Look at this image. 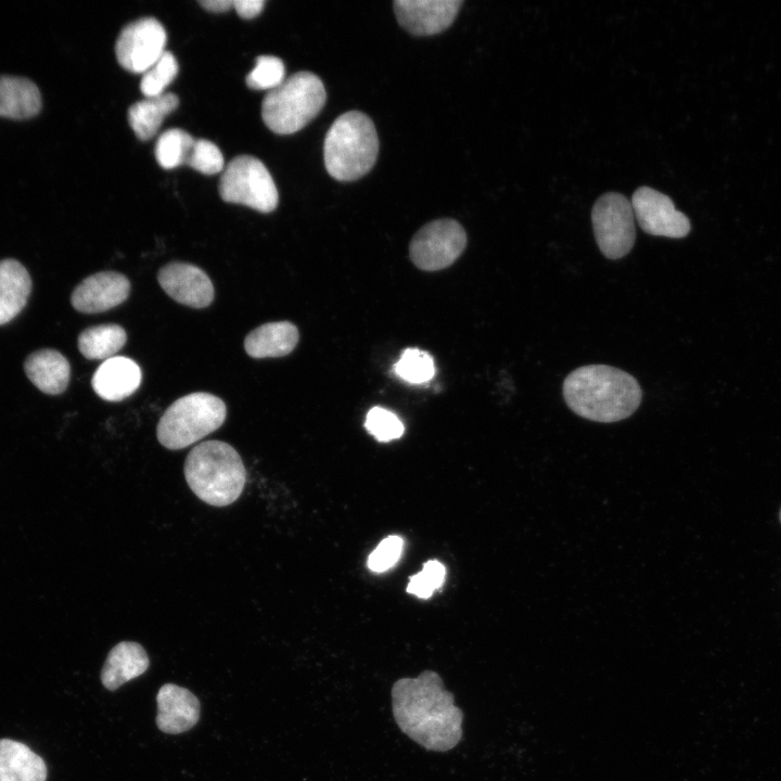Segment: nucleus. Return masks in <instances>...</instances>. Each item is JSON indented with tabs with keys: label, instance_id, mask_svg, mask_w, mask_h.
<instances>
[{
	"label": "nucleus",
	"instance_id": "nucleus-1",
	"mask_svg": "<svg viewBox=\"0 0 781 781\" xmlns=\"http://www.w3.org/2000/svg\"><path fill=\"white\" fill-rule=\"evenodd\" d=\"M390 693L395 721L411 740L434 752L449 751L460 742L463 713L437 673L400 678Z\"/></svg>",
	"mask_w": 781,
	"mask_h": 781
},
{
	"label": "nucleus",
	"instance_id": "nucleus-2",
	"mask_svg": "<svg viewBox=\"0 0 781 781\" xmlns=\"http://www.w3.org/2000/svg\"><path fill=\"white\" fill-rule=\"evenodd\" d=\"M563 397L577 415L600 423L629 418L640 406L642 389L629 373L606 364L572 371L563 382Z\"/></svg>",
	"mask_w": 781,
	"mask_h": 781
},
{
	"label": "nucleus",
	"instance_id": "nucleus-3",
	"mask_svg": "<svg viewBox=\"0 0 781 781\" xmlns=\"http://www.w3.org/2000/svg\"><path fill=\"white\" fill-rule=\"evenodd\" d=\"M183 472L194 495L214 507L233 503L246 483L242 458L221 440H206L193 447L185 458Z\"/></svg>",
	"mask_w": 781,
	"mask_h": 781
},
{
	"label": "nucleus",
	"instance_id": "nucleus-4",
	"mask_svg": "<svg viewBox=\"0 0 781 781\" xmlns=\"http://www.w3.org/2000/svg\"><path fill=\"white\" fill-rule=\"evenodd\" d=\"M377 153L379 138L373 121L359 111L338 116L324 138L327 171L340 181L364 176L373 167Z\"/></svg>",
	"mask_w": 781,
	"mask_h": 781
},
{
	"label": "nucleus",
	"instance_id": "nucleus-5",
	"mask_svg": "<svg viewBox=\"0 0 781 781\" xmlns=\"http://www.w3.org/2000/svg\"><path fill=\"white\" fill-rule=\"evenodd\" d=\"M325 99L321 79L313 73L298 72L268 91L263 100L261 117L272 132L291 135L320 113Z\"/></svg>",
	"mask_w": 781,
	"mask_h": 781
},
{
	"label": "nucleus",
	"instance_id": "nucleus-6",
	"mask_svg": "<svg viewBox=\"0 0 781 781\" xmlns=\"http://www.w3.org/2000/svg\"><path fill=\"white\" fill-rule=\"evenodd\" d=\"M227 408L217 396L197 392L174 401L164 412L156 427L162 446L170 450L185 448L219 428L226 420Z\"/></svg>",
	"mask_w": 781,
	"mask_h": 781
},
{
	"label": "nucleus",
	"instance_id": "nucleus-7",
	"mask_svg": "<svg viewBox=\"0 0 781 781\" xmlns=\"http://www.w3.org/2000/svg\"><path fill=\"white\" fill-rule=\"evenodd\" d=\"M219 194L227 203L270 213L279 203L276 183L264 163L251 155H239L222 170Z\"/></svg>",
	"mask_w": 781,
	"mask_h": 781
},
{
	"label": "nucleus",
	"instance_id": "nucleus-8",
	"mask_svg": "<svg viewBox=\"0 0 781 781\" xmlns=\"http://www.w3.org/2000/svg\"><path fill=\"white\" fill-rule=\"evenodd\" d=\"M591 221L598 247L606 258L619 259L631 251L636 241L635 214L625 195H601L592 207Z\"/></svg>",
	"mask_w": 781,
	"mask_h": 781
},
{
	"label": "nucleus",
	"instance_id": "nucleus-9",
	"mask_svg": "<svg viewBox=\"0 0 781 781\" xmlns=\"http://www.w3.org/2000/svg\"><path fill=\"white\" fill-rule=\"evenodd\" d=\"M466 233L453 219H437L424 225L412 238L409 255L421 270L437 271L452 265L466 246Z\"/></svg>",
	"mask_w": 781,
	"mask_h": 781
},
{
	"label": "nucleus",
	"instance_id": "nucleus-10",
	"mask_svg": "<svg viewBox=\"0 0 781 781\" xmlns=\"http://www.w3.org/2000/svg\"><path fill=\"white\" fill-rule=\"evenodd\" d=\"M167 35L153 17H143L126 25L115 44L118 63L126 71L143 74L166 51Z\"/></svg>",
	"mask_w": 781,
	"mask_h": 781
},
{
	"label": "nucleus",
	"instance_id": "nucleus-11",
	"mask_svg": "<svg viewBox=\"0 0 781 781\" xmlns=\"http://www.w3.org/2000/svg\"><path fill=\"white\" fill-rule=\"evenodd\" d=\"M635 217L648 234L681 239L691 229L689 218L677 210L673 200L649 187L638 188L631 199Z\"/></svg>",
	"mask_w": 781,
	"mask_h": 781
},
{
	"label": "nucleus",
	"instance_id": "nucleus-12",
	"mask_svg": "<svg viewBox=\"0 0 781 781\" xmlns=\"http://www.w3.org/2000/svg\"><path fill=\"white\" fill-rule=\"evenodd\" d=\"M462 3V0H396L394 11L407 31L430 36L448 28Z\"/></svg>",
	"mask_w": 781,
	"mask_h": 781
},
{
	"label": "nucleus",
	"instance_id": "nucleus-13",
	"mask_svg": "<svg viewBox=\"0 0 781 781\" xmlns=\"http://www.w3.org/2000/svg\"><path fill=\"white\" fill-rule=\"evenodd\" d=\"M157 281L172 299L192 308H205L214 299V285L209 277L191 264H167L158 271Z\"/></svg>",
	"mask_w": 781,
	"mask_h": 781
},
{
	"label": "nucleus",
	"instance_id": "nucleus-14",
	"mask_svg": "<svg viewBox=\"0 0 781 781\" xmlns=\"http://www.w3.org/2000/svg\"><path fill=\"white\" fill-rule=\"evenodd\" d=\"M130 292L128 278L115 271H102L87 277L74 290L71 303L85 313H97L124 303Z\"/></svg>",
	"mask_w": 781,
	"mask_h": 781
},
{
	"label": "nucleus",
	"instance_id": "nucleus-15",
	"mask_svg": "<svg viewBox=\"0 0 781 781\" xmlns=\"http://www.w3.org/2000/svg\"><path fill=\"white\" fill-rule=\"evenodd\" d=\"M156 701V724L165 733H182L194 727L199 721L200 702L185 688L166 683L161 687Z\"/></svg>",
	"mask_w": 781,
	"mask_h": 781
},
{
	"label": "nucleus",
	"instance_id": "nucleus-16",
	"mask_svg": "<svg viewBox=\"0 0 781 781\" xmlns=\"http://www.w3.org/2000/svg\"><path fill=\"white\" fill-rule=\"evenodd\" d=\"M141 377V369L137 362L124 356H115L99 366L91 384L95 394L104 400L119 401L139 388Z\"/></svg>",
	"mask_w": 781,
	"mask_h": 781
},
{
	"label": "nucleus",
	"instance_id": "nucleus-17",
	"mask_svg": "<svg viewBox=\"0 0 781 781\" xmlns=\"http://www.w3.org/2000/svg\"><path fill=\"white\" fill-rule=\"evenodd\" d=\"M149 665V656L141 644L121 641L110 651L101 671V681L106 689L116 690L144 674Z\"/></svg>",
	"mask_w": 781,
	"mask_h": 781
},
{
	"label": "nucleus",
	"instance_id": "nucleus-18",
	"mask_svg": "<svg viewBox=\"0 0 781 781\" xmlns=\"http://www.w3.org/2000/svg\"><path fill=\"white\" fill-rule=\"evenodd\" d=\"M24 370L30 382L49 395L63 393L71 377L68 360L54 349L31 353L24 362Z\"/></svg>",
	"mask_w": 781,
	"mask_h": 781
},
{
	"label": "nucleus",
	"instance_id": "nucleus-19",
	"mask_svg": "<svg viewBox=\"0 0 781 781\" xmlns=\"http://www.w3.org/2000/svg\"><path fill=\"white\" fill-rule=\"evenodd\" d=\"M299 333L293 323L277 321L261 324L251 331L244 340V348L252 358H276L294 350Z\"/></svg>",
	"mask_w": 781,
	"mask_h": 781
},
{
	"label": "nucleus",
	"instance_id": "nucleus-20",
	"mask_svg": "<svg viewBox=\"0 0 781 781\" xmlns=\"http://www.w3.org/2000/svg\"><path fill=\"white\" fill-rule=\"evenodd\" d=\"M42 107L41 93L30 79L0 75V117L28 119L37 116Z\"/></svg>",
	"mask_w": 781,
	"mask_h": 781
},
{
	"label": "nucleus",
	"instance_id": "nucleus-21",
	"mask_svg": "<svg viewBox=\"0 0 781 781\" xmlns=\"http://www.w3.org/2000/svg\"><path fill=\"white\" fill-rule=\"evenodd\" d=\"M44 760L24 743L0 740V781H46Z\"/></svg>",
	"mask_w": 781,
	"mask_h": 781
},
{
	"label": "nucleus",
	"instance_id": "nucleus-22",
	"mask_svg": "<svg viewBox=\"0 0 781 781\" xmlns=\"http://www.w3.org/2000/svg\"><path fill=\"white\" fill-rule=\"evenodd\" d=\"M31 291V279L17 260H0V325L10 322L25 307Z\"/></svg>",
	"mask_w": 781,
	"mask_h": 781
},
{
	"label": "nucleus",
	"instance_id": "nucleus-23",
	"mask_svg": "<svg viewBox=\"0 0 781 781\" xmlns=\"http://www.w3.org/2000/svg\"><path fill=\"white\" fill-rule=\"evenodd\" d=\"M178 105V97L170 92L145 98L129 107V125L140 140H150L158 131L164 118L172 113Z\"/></svg>",
	"mask_w": 781,
	"mask_h": 781
},
{
	"label": "nucleus",
	"instance_id": "nucleus-24",
	"mask_svg": "<svg viewBox=\"0 0 781 781\" xmlns=\"http://www.w3.org/2000/svg\"><path fill=\"white\" fill-rule=\"evenodd\" d=\"M127 341V334L118 324H100L85 329L78 336V349L87 359L112 358Z\"/></svg>",
	"mask_w": 781,
	"mask_h": 781
},
{
	"label": "nucleus",
	"instance_id": "nucleus-25",
	"mask_svg": "<svg viewBox=\"0 0 781 781\" xmlns=\"http://www.w3.org/2000/svg\"><path fill=\"white\" fill-rule=\"evenodd\" d=\"M195 139L187 131L172 128L164 131L155 144V157L165 169L185 164Z\"/></svg>",
	"mask_w": 781,
	"mask_h": 781
},
{
	"label": "nucleus",
	"instance_id": "nucleus-26",
	"mask_svg": "<svg viewBox=\"0 0 781 781\" xmlns=\"http://www.w3.org/2000/svg\"><path fill=\"white\" fill-rule=\"evenodd\" d=\"M398 377L411 383L422 384L435 375V363L432 356L418 348H407L394 366Z\"/></svg>",
	"mask_w": 781,
	"mask_h": 781
},
{
	"label": "nucleus",
	"instance_id": "nucleus-27",
	"mask_svg": "<svg viewBox=\"0 0 781 781\" xmlns=\"http://www.w3.org/2000/svg\"><path fill=\"white\" fill-rule=\"evenodd\" d=\"M175 55L165 51L163 55L142 74L140 90L146 98L158 97L174 81L178 74Z\"/></svg>",
	"mask_w": 781,
	"mask_h": 781
},
{
	"label": "nucleus",
	"instance_id": "nucleus-28",
	"mask_svg": "<svg viewBox=\"0 0 781 781\" xmlns=\"http://www.w3.org/2000/svg\"><path fill=\"white\" fill-rule=\"evenodd\" d=\"M285 79V68L281 59L273 55H260L255 67L246 76V85L254 90H272Z\"/></svg>",
	"mask_w": 781,
	"mask_h": 781
},
{
	"label": "nucleus",
	"instance_id": "nucleus-29",
	"mask_svg": "<svg viewBox=\"0 0 781 781\" xmlns=\"http://www.w3.org/2000/svg\"><path fill=\"white\" fill-rule=\"evenodd\" d=\"M185 165L204 175L223 170L225 161L219 148L209 140L195 139Z\"/></svg>",
	"mask_w": 781,
	"mask_h": 781
},
{
	"label": "nucleus",
	"instance_id": "nucleus-30",
	"mask_svg": "<svg viewBox=\"0 0 781 781\" xmlns=\"http://www.w3.org/2000/svg\"><path fill=\"white\" fill-rule=\"evenodd\" d=\"M364 426L380 441H389L399 438L405 431L400 419L392 411L373 407L366 417Z\"/></svg>",
	"mask_w": 781,
	"mask_h": 781
},
{
	"label": "nucleus",
	"instance_id": "nucleus-31",
	"mask_svg": "<svg viewBox=\"0 0 781 781\" xmlns=\"http://www.w3.org/2000/svg\"><path fill=\"white\" fill-rule=\"evenodd\" d=\"M402 546V539L398 536L383 539L368 559L369 568L376 573L390 568L399 560Z\"/></svg>",
	"mask_w": 781,
	"mask_h": 781
},
{
	"label": "nucleus",
	"instance_id": "nucleus-32",
	"mask_svg": "<svg viewBox=\"0 0 781 781\" xmlns=\"http://www.w3.org/2000/svg\"><path fill=\"white\" fill-rule=\"evenodd\" d=\"M434 590V587L425 578L422 572H419L415 575L411 576L409 585L407 587V591L409 593H413L422 599L430 598L433 594Z\"/></svg>",
	"mask_w": 781,
	"mask_h": 781
},
{
	"label": "nucleus",
	"instance_id": "nucleus-33",
	"mask_svg": "<svg viewBox=\"0 0 781 781\" xmlns=\"http://www.w3.org/2000/svg\"><path fill=\"white\" fill-rule=\"evenodd\" d=\"M421 572L435 590L443 585L445 578V567L440 562L436 560L427 561L423 565V569Z\"/></svg>",
	"mask_w": 781,
	"mask_h": 781
},
{
	"label": "nucleus",
	"instance_id": "nucleus-34",
	"mask_svg": "<svg viewBox=\"0 0 781 781\" xmlns=\"http://www.w3.org/2000/svg\"><path fill=\"white\" fill-rule=\"evenodd\" d=\"M265 0H234L233 8L242 18H253L264 9Z\"/></svg>",
	"mask_w": 781,
	"mask_h": 781
},
{
	"label": "nucleus",
	"instance_id": "nucleus-35",
	"mask_svg": "<svg viewBox=\"0 0 781 781\" xmlns=\"http://www.w3.org/2000/svg\"><path fill=\"white\" fill-rule=\"evenodd\" d=\"M234 0H202L199 3L207 11L222 13L233 8Z\"/></svg>",
	"mask_w": 781,
	"mask_h": 781
},
{
	"label": "nucleus",
	"instance_id": "nucleus-36",
	"mask_svg": "<svg viewBox=\"0 0 781 781\" xmlns=\"http://www.w3.org/2000/svg\"><path fill=\"white\" fill-rule=\"evenodd\" d=\"M780 521H781V509H780Z\"/></svg>",
	"mask_w": 781,
	"mask_h": 781
}]
</instances>
